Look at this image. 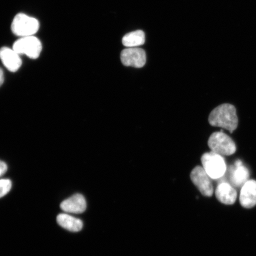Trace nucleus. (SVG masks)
Segmentation results:
<instances>
[{"mask_svg": "<svg viewBox=\"0 0 256 256\" xmlns=\"http://www.w3.org/2000/svg\"><path fill=\"white\" fill-rule=\"evenodd\" d=\"M39 21L31 16L18 14L12 20L11 30L16 36L23 38L34 36L40 30Z\"/></svg>", "mask_w": 256, "mask_h": 256, "instance_id": "nucleus-2", "label": "nucleus"}, {"mask_svg": "<svg viewBox=\"0 0 256 256\" xmlns=\"http://www.w3.org/2000/svg\"><path fill=\"white\" fill-rule=\"evenodd\" d=\"M60 209L66 213L82 214L87 208L84 196L81 194H76L64 200L60 204Z\"/></svg>", "mask_w": 256, "mask_h": 256, "instance_id": "nucleus-10", "label": "nucleus"}, {"mask_svg": "<svg viewBox=\"0 0 256 256\" xmlns=\"http://www.w3.org/2000/svg\"><path fill=\"white\" fill-rule=\"evenodd\" d=\"M12 49L19 55H25L34 60L40 57L42 50V44L40 40L34 36L23 37L15 42Z\"/></svg>", "mask_w": 256, "mask_h": 256, "instance_id": "nucleus-5", "label": "nucleus"}, {"mask_svg": "<svg viewBox=\"0 0 256 256\" xmlns=\"http://www.w3.org/2000/svg\"><path fill=\"white\" fill-rule=\"evenodd\" d=\"M190 178L202 194L206 197L212 196L214 188L212 182L202 167L196 166L192 170Z\"/></svg>", "mask_w": 256, "mask_h": 256, "instance_id": "nucleus-6", "label": "nucleus"}, {"mask_svg": "<svg viewBox=\"0 0 256 256\" xmlns=\"http://www.w3.org/2000/svg\"><path fill=\"white\" fill-rule=\"evenodd\" d=\"M210 126L224 128L232 133L238 126L236 108L231 104H222L210 112L208 119Z\"/></svg>", "mask_w": 256, "mask_h": 256, "instance_id": "nucleus-1", "label": "nucleus"}, {"mask_svg": "<svg viewBox=\"0 0 256 256\" xmlns=\"http://www.w3.org/2000/svg\"><path fill=\"white\" fill-rule=\"evenodd\" d=\"M217 200L225 204L235 203L238 194L234 187L226 181H220L216 190Z\"/></svg>", "mask_w": 256, "mask_h": 256, "instance_id": "nucleus-11", "label": "nucleus"}, {"mask_svg": "<svg viewBox=\"0 0 256 256\" xmlns=\"http://www.w3.org/2000/svg\"><path fill=\"white\" fill-rule=\"evenodd\" d=\"M120 60L124 66L142 68L146 63V53L142 48H128L122 51Z\"/></svg>", "mask_w": 256, "mask_h": 256, "instance_id": "nucleus-7", "label": "nucleus"}, {"mask_svg": "<svg viewBox=\"0 0 256 256\" xmlns=\"http://www.w3.org/2000/svg\"><path fill=\"white\" fill-rule=\"evenodd\" d=\"M8 171V166L4 162L0 160V177L4 175L6 172Z\"/></svg>", "mask_w": 256, "mask_h": 256, "instance_id": "nucleus-16", "label": "nucleus"}, {"mask_svg": "<svg viewBox=\"0 0 256 256\" xmlns=\"http://www.w3.org/2000/svg\"><path fill=\"white\" fill-rule=\"evenodd\" d=\"M208 144L212 152L222 156H231L236 152L235 142L222 130L213 133L210 136Z\"/></svg>", "mask_w": 256, "mask_h": 256, "instance_id": "nucleus-4", "label": "nucleus"}, {"mask_svg": "<svg viewBox=\"0 0 256 256\" xmlns=\"http://www.w3.org/2000/svg\"><path fill=\"white\" fill-rule=\"evenodd\" d=\"M0 60L8 71L16 72L20 69L22 60L20 55L12 49L2 47L0 49Z\"/></svg>", "mask_w": 256, "mask_h": 256, "instance_id": "nucleus-9", "label": "nucleus"}, {"mask_svg": "<svg viewBox=\"0 0 256 256\" xmlns=\"http://www.w3.org/2000/svg\"><path fill=\"white\" fill-rule=\"evenodd\" d=\"M58 224L64 229L72 232L81 231L83 223L81 220L67 214H60L56 218Z\"/></svg>", "mask_w": 256, "mask_h": 256, "instance_id": "nucleus-13", "label": "nucleus"}, {"mask_svg": "<svg viewBox=\"0 0 256 256\" xmlns=\"http://www.w3.org/2000/svg\"><path fill=\"white\" fill-rule=\"evenodd\" d=\"M4 81V72L2 68H0V87L2 85Z\"/></svg>", "mask_w": 256, "mask_h": 256, "instance_id": "nucleus-17", "label": "nucleus"}, {"mask_svg": "<svg viewBox=\"0 0 256 256\" xmlns=\"http://www.w3.org/2000/svg\"><path fill=\"white\" fill-rule=\"evenodd\" d=\"M12 183L9 179H1L0 180V198L4 196L10 191Z\"/></svg>", "mask_w": 256, "mask_h": 256, "instance_id": "nucleus-15", "label": "nucleus"}, {"mask_svg": "<svg viewBox=\"0 0 256 256\" xmlns=\"http://www.w3.org/2000/svg\"><path fill=\"white\" fill-rule=\"evenodd\" d=\"M240 202L245 208H252L256 206V181L249 180L242 186L240 192Z\"/></svg>", "mask_w": 256, "mask_h": 256, "instance_id": "nucleus-12", "label": "nucleus"}, {"mask_svg": "<svg viewBox=\"0 0 256 256\" xmlns=\"http://www.w3.org/2000/svg\"><path fill=\"white\" fill-rule=\"evenodd\" d=\"M145 34L142 30H136L127 34L123 38L122 44L127 48H136L145 43Z\"/></svg>", "mask_w": 256, "mask_h": 256, "instance_id": "nucleus-14", "label": "nucleus"}, {"mask_svg": "<svg viewBox=\"0 0 256 256\" xmlns=\"http://www.w3.org/2000/svg\"><path fill=\"white\" fill-rule=\"evenodd\" d=\"M201 162L204 171L211 179L217 180L225 175L226 166L222 156L213 152H206L202 156Z\"/></svg>", "mask_w": 256, "mask_h": 256, "instance_id": "nucleus-3", "label": "nucleus"}, {"mask_svg": "<svg viewBox=\"0 0 256 256\" xmlns=\"http://www.w3.org/2000/svg\"><path fill=\"white\" fill-rule=\"evenodd\" d=\"M248 170L243 164L241 160H238L229 169L228 180L230 184L235 188L242 186L248 180Z\"/></svg>", "mask_w": 256, "mask_h": 256, "instance_id": "nucleus-8", "label": "nucleus"}]
</instances>
